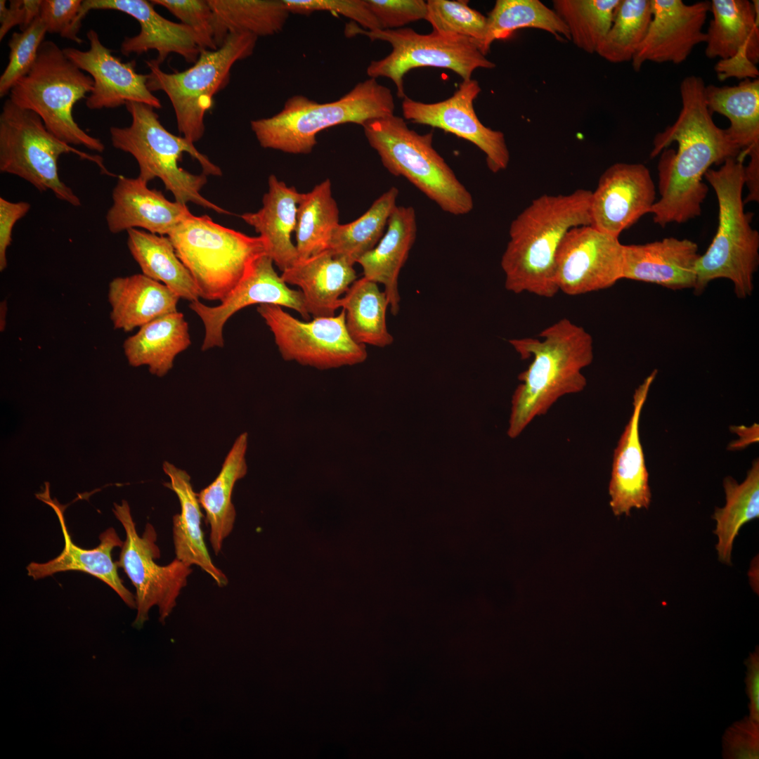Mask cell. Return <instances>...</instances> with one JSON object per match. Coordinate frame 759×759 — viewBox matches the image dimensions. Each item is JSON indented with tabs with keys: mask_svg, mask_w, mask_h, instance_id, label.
<instances>
[{
	"mask_svg": "<svg viewBox=\"0 0 759 759\" xmlns=\"http://www.w3.org/2000/svg\"><path fill=\"white\" fill-rule=\"evenodd\" d=\"M705 86L700 77L683 79L680 112L653 141L650 156L661 154L657 167L660 197L650 214L661 227L699 216L708 192L703 181L706 172L741 153L726 129L715 124L706 105Z\"/></svg>",
	"mask_w": 759,
	"mask_h": 759,
	"instance_id": "1",
	"label": "cell"
},
{
	"mask_svg": "<svg viewBox=\"0 0 759 759\" xmlns=\"http://www.w3.org/2000/svg\"><path fill=\"white\" fill-rule=\"evenodd\" d=\"M591 195L583 188L566 195H543L512 221L500 261L507 290L546 298L559 292L557 252L570 229L590 225Z\"/></svg>",
	"mask_w": 759,
	"mask_h": 759,
	"instance_id": "2",
	"label": "cell"
},
{
	"mask_svg": "<svg viewBox=\"0 0 759 759\" xmlns=\"http://www.w3.org/2000/svg\"><path fill=\"white\" fill-rule=\"evenodd\" d=\"M509 341L522 359L533 356L518 377L512 398L507 434L518 436L536 417L545 415L561 397L583 391L581 370L593 360L592 336L581 326L562 318L540 334Z\"/></svg>",
	"mask_w": 759,
	"mask_h": 759,
	"instance_id": "3",
	"label": "cell"
},
{
	"mask_svg": "<svg viewBox=\"0 0 759 759\" xmlns=\"http://www.w3.org/2000/svg\"><path fill=\"white\" fill-rule=\"evenodd\" d=\"M125 106L131 123L125 127L111 126L110 140L113 147L135 158L138 177L146 183L160 179L177 202L185 205L190 202L217 213L230 214L200 193L207 175L221 176V169L193 143L167 131L153 107L138 102H128Z\"/></svg>",
	"mask_w": 759,
	"mask_h": 759,
	"instance_id": "4",
	"label": "cell"
},
{
	"mask_svg": "<svg viewBox=\"0 0 759 759\" xmlns=\"http://www.w3.org/2000/svg\"><path fill=\"white\" fill-rule=\"evenodd\" d=\"M745 157L727 160L709 169L704 178L715 193L718 204L716 233L696 264L694 292L700 294L711 281L725 278L734 285L738 298L753 290V275L759 264V233L751 226L752 214L745 212Z\"/></svg>",
	"mask_w": 759,
	"mask_h": 759,
	"instance_id": "5",
	"label": "cell"
},
{
	"mask_svg": "<svg viewBox=\"0 0 759 759\" xmlns=\"http://www.w3.org/2000/svg\"><path fill=\"white\" fill-rule=\"evenodd\" d=\"M391 91L369 78L357 83L339 99L318 103L294 95L283 109L267 118L252 120L251 129L264 148L290 154H309L317 144L321 131L346 123L363 126L367 122L393 115Z\"/></svg>",
	"mask_w": 759,
	"mask_h": 759,
	"instance_id": "6",
	"label": "cell"
},
{
	"mask_svg": "<svg viewBox=\"0 0 759 759\" xmlns=\"http://www.w3.org/2000/svg\"><path fill=\"white\" fill-rule=\"evenodd\" d=\"M362 126L390 174L406 178L445 212L460 216L473 209L472 194L433 147V131L420 134L394 114Z\"/></svg>",
	"mask_w": 759,
	"mask_h": 759,
	"instance_id": "7",
	"label": "cell"
},
{
	"mask_svg": "<svg viewBox=\"0 0 759 759\" xmlns=\"http://www.w3.org/2000/svg\"><path fill=\"white\" fill-rule=\"evenodd\" d=\"M167 236L193 276L200 297L207 300L223 301L254 262L267 254L259 235L252 237L224 227L207 215H192Z\"/></svg>",
	"mask_w": 759,
	"mask_h": 759,
	"instance_id": "8",
	"label": "cell"
},
{
	"mask_svg": "<svg viewBox=\"0 0 759 759\" xmlns=\"http://www.w3.org/2000/svg\"><path fill=\"white\" fill-rule=\"evenodd\" d=\"M93 81L76 66L54 41H44L36 60L12 88L9 98L38 115L46 128L59 140L102 153L105 145L77 124L74 105L93 89Z\"/></svg>",
	"mask_w": 759,
	"mask_h": 759,
	"instance_id": "9",
	"label": "cell"
},
{
	"mask_svg": "<svg viewBox=\"0 0 759 759\" xmlns=\"http://www.w3.org/2000/svg\"><path fill=\"white\" fill-rule=\"evenodd\" d=\"M74 153L109 172L99 155L79 150L48 131L40 117L8 98L0 114V171L17 176L41 192L51 190L72 206L81 205L73 190L61 181L58 161L63 154Z\"/></svg>",
	"mask_w": 759,
	"mask_h": 759,
	"instance_id": "10",
	"label": "cell"
},
{
	"mask_svg": "<svg viewBox=\"0 0 759 759\" xmlns=\"http://www.w3.org/2000/svg\"><path fill=\"white\" fill-rule=\"evenodd\" d=\"M257 39L248 33L231 34L221 47L201 51L193 65L181 72L167 73L155 60L146 61L150 70L148 88L167 94L183 137L193 143L201 139L205 115L213 106L214 96L229 83L233 65L252 55Z\"/></svg>",
	"mask_w": 759,
	"mask_h": 759,
	"instance_id": "11",
	"label": "cell"
},
{
	"mask_svg": "<svg viewBox=\"0 0 759 759\" xmlns=\"http://www.w3.org/2000/svg\"><path fill=\"white\" fill-rule=\"evenodd\" d=\"M346 37L365 35L372 41L389 43L392 51L386 57L372 60L366 69L370 78L387 77L396 88V95L403 99L404 76L412 69L434 67L448 69L462 81L472 79L478 68L492 69L495 64L486 58L472 39L432 31L421 34L409 27L394 30H364L351 21L345 25Z\"/></svg>",
	"mask_w": 759,
	"mask_h": 759,
	"instance_id": "12",
	"label": "cell"
},
{
	"mask_svg": "<svg viewBox=\"0 0 759 759\" xmlns=\"http://www.w3.org/2000/svg\"><path fill=\"white\" fill-rule=\"evenodd\" d=\"M112 512L126 535L117 564L136 589L137 614L132 625L141 628L149 619L148 613L153 606H157L159 620L163 623L176 605L192 569L176 558L164 566L155 562L160 557L157 532L148 523L143 534L138 533L127 501L114 503Z\"/></svg>",
	"mask_w": 759,
	"mask_h": 759,
	"instance_id": "13",
	"label": "cell"
},
{
	"mask_svg": "<svg viewBox=\"0 0 759 759\" xmlns=\"http://www.w3.org/2000/svg\"><path fill=\"white\" fill-rule=\"evenodd\" d=\"M257 310L285 361L327 370L354 365L367 358L365 346L356 343L348 333L344 309L337 315L311 320L296 318L275 304H260Z\"/></svg>",
	"mask_w": 759,
	"mask_h": 759,
	"instance_id": "14",
	"label": "cell"
},
{
	"mask_svg": "<svg viewBox=\"0 0 759 759\" xmlns=\"http://www.w3.org/2000/svg\"><path fill=\"white\" fill-rule=\"evenodd\" d=\"M623 245L590 225L570 229L555 259L559 291L575 296L604 290L622 279Z\"/></svg>",
	"mask_w": 759,
	"mask_h": 759,
	"instance_id": "15",
	"label": "cell"
},
{
	"mask_svg": "<svg viewBox=\"0 0 759 759\" xmlns=\"http://www.w3.org/2000/svg\"><path fill=\"white\" fill-rule=\"evenodd\" d=\"M481 89L476 79L462 81L448 98L433 103L414 100L407 96L402 101L403 117L413 123L441 129L474 144L486 155L493 173L505 170L510 152L504 134L484 126L479 119L474 101Z\"/></svg>",
	"mask_w": 759,
	"mask_h": 759,
	"instance_id": "16",
	"label": "cell"
},
{
	"mask_svg": "<svg viewBox=\"0 0 759 759\" xmlns=\"http://www.w3.org/2000/svg\"><path fill=\"white\" fill-rule=\"evenodd\" d=\"M705 55L719 58L721 79H755L759 61L758 1L712 0Z\"/></svg>",
	"mask_w": 759,
	"mask_h": 759,
	"instance_id": "17",
	"label": "cell"
},
{
	"mask_svg": "<svg viewBox=\"0 0 759 759\" xmlns=\"http://www.w3.org/2000/svg\"><path fill=\"white\" fill-rule=\"evenodd\" d=\"M273 264L267 254L259 257L236 287L216 306H209L199 301L190 302V309L204 324L202 351L223 347L225 323L236 312L250 305L270 304L287 307L309 320L301 292L289 287Z\"/></svg>",
	"mask_w": 759,
	"mask_h": 759,
	"instance_id": "18",
	"label": "cell"
},
{
	"mask_svg": "<svg viewBox=\"0 0 759 759\" xmlns=\"http://www.w3.org/2000/svg\"><path fill=\"white\" fill-rule=\"evenodd\" d=\"M656 197L655 185L645 165L615 163L604 171L592 191L590 226L618 238L650 213Z\"/></svg>",
	"mask_w": 759,
	"mask_h": 759,
	"instance_id": "19",
	"label": "cell"
},
{
	"mask_svg": "<svg viewBox=\"0 0 759 759\" xmlns=\"http://www.w3.org/2000/svg\"><path fill=\"white\" fill-rule=\"evenodd\" d=\"M652 17L632 65L638 72L646 62L680 64L706 39L703 26L711 1L686 4L681 0H650Z\"/></svg>",
	"mask_w": 759,
	"mask_h": 759,
	"instance_id": "20",
	"label": "cell"
},
{
	"mask_svg": "<svg viewBox=\"0 0 759 759\" xmlns=\"http://www.w3.org/2000/svg\"><path fill=\"white\" fill-rule=\"evenodd\" d=\"M86 36L90 44L89 50L68 47L63 51L93 79V89L86 98L89 109L115 108L128 102L142 103L155 109L162 108L160 100L148 88V74L136 72L135 60L122 62L101 43L95 30H90Z\"/></svg>",
	"mask_w": 759,
	"mask_h": 759,
	"instance_id": "21",
	"label": "cell"
},
{
	"mask_svg": "<svg viewBox=\"0 0 759 759\" xmlns=\"http://www.w3.org/2000/svg\"><path fill=\"white\" fill-rule=\"evenodd\" d=\"M37 498L49 505L60 522L64 538V547L56 557L44 563L30 562L26 567L28 576L39 580L55 573L79 571L87 573L110 587L131 609H136V597L123 584L117 572V562L112 561V551L121 547L122 541L113 528H108L99 536L100 543L93 549H84L75 545L68 532L64 512L65 507L50 495L49 483L36 494Z\"/></svg>",
	"mask_w": 759,
	"mask_h": 759,
	"instance_id": "22",
	"label": "cell"
},
{
	"mask_svg": "<svg viewBox=\"0 0 759 759\" xmlns=\"http://www.w3.org/2000/svg\"><path fill=\"white\" fill-rule=\"evenodd\" d=\"M153 6L145 0H84L82 13L86 16L91 10H115L136 20L141 30L138 34L126 37L122 41L120 51L124 56L141 55L156 50L157 57L155 60L160 65L172 53L180 55L188 63H194L201 50L192 29L181 22L166 19Z\"/></svg>",
	"mask_w": 759,
	"mask_h": 759,
	"instance_id": "23",
	"label": "cell"
},
{
	"mask_svg": "<svg viewBox=\"0 0 759 759\" xmlns=\"http://www.w3.org/2000/svg\"><path fill=\"white\" fill-rule=\"evenodd\" d=\"M657 370L635 390L633 408L616 447L609 484V505L615 516L630 515L632 509H648L651 493L640 438V415Z\"/></svg>",
	"mask_w": 759,
	"mask_h": 759,
	"instance_id": "24",
	"label": "cell"
},
{
	"mask_svg": "<svg viewBox=\"0 0 759 759\" xmlns=\"http://www.w3.org/2000/svg\"><path fill=\"white\" fill-rule=\"evenodd\" d=\"M193 214L186 205L167 200L162 193L148 187L138 176L118 177L112 191V204L106 214L112 233L132 228L167 236Z\"/></svg>",
	"mask_w": 759,
	"mask_h": 759,
	"instance_id": "25",
	"label": "cell"
},
{
	"mask_svg": "<svg viewBox=\"0 0 759 759\" xmlns=\"http://www.w3.org/2000/svg\"><path fill=\"white\" fill-rule=\"evenodd\" d=\"M698 245L674 237L639 245H623L622 279L672 290L694 288Z\"/></svg>",
	"mask_w": 759,
	"mask_h": 759,
	"instance_id": "26",
	"label": "cell"
},
{
	"mask_svg": "<svg viewBox=\"0 0 759 759\" xmlns=\"http://www.w3.org/2000/svg\"><path fill=\"white\" fill-rule=\"evenodd\" d=\"M353 264L328 249L297 260L282 272L283 280L300 288L310 316L335 315L339 301L356 280Z\"/></svg>",
	"mask_w": 759,
	"mask_h": 759,
	"instance_id": "27",
	"label": "cell"
},
{
	"mask_svg": "<svg viewBox=\"0 0 759 759\" xmlns=\"http://www.w3.org/2000/svg\"><path fill=\"white\" fill-rule=\"evenodd\" d=\"M387 229L377 245L357 261L363 277L382 284L392 315L400 310L398 277L417 236V218L411 206H396Z\"/></svg>",
	"mask_w": 759,
	"mask_h": 759,
	"instance_id": "28",
	"label": "cell"
},
{
	"mask_svg": "<svg viewBox=\"0 0 759 759\" xmlns=\"http://www.w3.org/2000/svg\"><path fill=\"white\" fill-rule=\"evenodd\" d=\"M268 183L262 207L256 212L244 213L240 217L259 233L265 241L267 255L283 272L298 260L292 234L295 231L301 193L273 174L268 177Z\"/></svg>",
	"mask_w": 759,
	"mask_h": 759,
	"instance_id": "29",
	"label": "cell"
},
{
	"mask_svg": "<svg viewBox=\"0 0 759 759\" xmlns=\"http://www.w3.org/2000/svg\"><path fill=\"white\" fill-rule=\"evenodd\" d=\"M163 470L170 479L164 486L176 493L181 505V512L172 519L176 559L190 567L197 566L219 587L226 586L228 578L214 564L205 543L201 528L202 513L190 475L167 461L163 463Z\"/></svg>",
	"mask_w": 759,
	"mask_h": 759,
	"instance_id": "30",
	"label": "cell"
},
{
	"mask_svg": "<svg viewBox=\"0 0 759 759\" xmlns=\"http://www.w3.org/2000/svg\"><path fill=\"white\" fill-rule=\"evenodd\" d=\"M108 297L113 327L124 332L177 311L180 299L165 285L143 273L112 279Z\"/></svg>",
	"mask_w": 759,
	"mask_h": 759,
	"instance_id": "31",
	"label": "cell"
},
{
	"mask_svg": "<svg viewBox=\"0 0 759 759\" xmlns=\"http://www.w3.org/2000/svg\"><path fill=\"white\" fill-rule=\"evenodd\" d=\"M188 325L182 313L173 312L141 327L123 344L130 365H147L162 377L173 368L176 356L190 345Z\"/></svg>",
	"mask_w": 759,
	"mask_h": 759,
	"instance_id": "32",
	"label": "cell"
},
{
	"mask_svg": "<svg viewBox=\"0 0 759 759\" xmlns=\"http://www.w3.org/2000/svg\"><path fill=\"white\" fill-rule=\"evenodd\" d=\"M247 441V432L238 436L218 476L197 493L200 505L206 513L207 522L210 527L209 541L216 555L221 552L224 540L233 528L235 510L231 497L235 483L244 477L247 471L245 458Z\"/></svg>",
	"mask_w": 759,
	"mask_h": 759,
	"instance_id": "33",
	"label": "cell"
},
{
	"mask_svg": "<svg viewBox=\"0 0 759 759\" xmlns=\"http://www.w3.org/2000/svg\"><path fill=\"white\" fill-rule=\"evenodd\" d=\"M127 233L128 248L143 274L165 285L179 298L198 301L194 279L168 236L137 228L129 229Z\"/></svg>",
	"mask_w": 759,
	"mask_h": 759,
	"instance_id": "34",
	"label": "cell"
},
{
	"mask_svg": "<svg viewBox=\"0 0 759 759\" xmlns=\"http://www.w3.org/2000/svg\"><path fill=\"white\" fill-rule=\"evenodd\" d=\"M705 99L711 114L726 117L729 137L746 156L759 150V79L746 78L736 86H705Z\"/></svg>",
	"mask_w": 759,
	"mask_h": 759,
	"instance_id": "35",
	"label": "cell"
},
{
	"mask_svg": "<svg viewBox=\"0 0 759 759\" xmlns=\"http://www.w3.org/2000/svg\"><path fill=\"white\" fill-rule=\"evenodd\" d=\"M208 1L217 48L233 33H248L257 37L278 34L290 14L283 0Z\"/></svg>",
	"mask_w": 759,
	"mask_h": 759,
	"instance_id": "36",
	"label": "cell"
},
{
	"mask_svg": "<svg viewBox=\"0 0 759 759\" xmlns=\"http://www.w3.org/2000/svg\"><path fill=\"white\" fill-rule=\"evenodd\" d=\"M338 305L345 311L346 330L356 343L379 348L393 343L386 322L389 300L377 283L365 277L356 280Z\"/></svg>",
	"mask_w": 759,
	"mask_h": 759,
	"instance_id": "37",
	"label": "cell"
},
{
	"mask_svg": "<svg viewBox=\"0 0 759 759\" xmlns=\"http://www.w3.org/2000/svg\"><path fill=\"white\" fill-rule=\"evenodd\" d=\"M726 504L716 507L713 519L716 521L714 533L718 536V559L732 565L733 543L741 526L759 517V461H753L746 479L739 484L734 478L723 480Z\"/></svg>",
	"mask_w": 759,
	"mask_h": 759,
	"instance_id": "38",
	"label": "cell"
},
{
	"mask_svg": "<svg viewBox=\"0 0 759 759\" xmlns=\"http://www.w3.org/2000/svg\"><path fill=\"white\" fill-rule=\"evenodd\" d=\"M339 224V209L329 179L317 184L309 193H301L294 231L298 260L327 249Z\"/></svg>",
	"mask_w": 759,
	"mask_h": 759,
	"instance_id": "39",
	"label": "cell"
},
{
	"mask_svg": "<svg viewBox=\"0 0 759 759\" xmlns=\"http://www.w3.org/2000/svg\"><path fill=\"white\" fill-rule=\"evenodd\" d=\"M521 28H536L560 39L570 40L567 27L553 9L538 0H497L487 17L486 32L481 46L486 56L495 40L510 37Z\"/></svg>",
	"mask_w": 759,
	"mask_h": 759,
	"instance_id": "40",
	"label": "cell"
},
{
	"mask_svg": "<svg viewBox=\"0 0 759 759\" xmlns=\"http://www.w3.org/2000/svg\"><path fill=\"white\" fill-rule=\"evenodd\" d=\"M398 193L397 188L391 187L357 219L339 223L332 233L327 249L353 264L357 263L377 245L384 235L389 218L396 206Z\"/></svg>",
	"mask_w": 759,
	"mask_h": 759,
	"instance_id": "41",
	"label": "cell"
},
{
	"mask_svg": "<svg viewBox=\"0 0 759 759\" xmlns=\"http://www.w3.org/2000/svg\"><path fill=\"white\" fill-rule=\"evenodd\" d=\"M652 17L650 0H620L611 25L596 53L612 63L631 61Z\"/></svg>",
	"mask_w": 759,
	"mask_h": 759,
	"instance_id": "42",
	"label": "cell"
},
{
	"mask_svg": "<svg viewBox=\"0 0 759 759\" xmlns=\"http://www.w3.org/2000/svg\"><path fill=\"white\" fill-rule=\"evenodd\" d=\"M620 0H553V10L567 27L570 40L588 53L607 34Z\"/></svg>",
	"mask_w": 759,
	"mask_h": 759,
	"instance_id": "43",
	"label": "cell"
},
{
	"mask_svg": "<svg viewBox=\"0 0 759 759\" xmlns=\"http://www.w3.org/2000/svg\"><path fill=\"white\" fill-rule=\"evenodd\" d=\"M468 2L466 0H428L425 20L436 32L473 39L480 50L486 35L487 17L469 7Z\"/></svg>",
	"mask_w": 759,
	"mask_h": 759,
	"instance_id": "44",
	"label": "cell"
},
{
	"mask_svg": "<svg viewBox=\"0 0 759 759\" xmlns=\"http://www.w3.org/2000/svg\"><path fill=\"white\" fill-rule=\"evenodd\" d=\"M46 32L38 16L26 29L13 32L8 41V63L0 77V97L10 93L14 85L26 75L37 57Z\"/></svg>",
	"mask_w": 759,
	"mask_h": 759,
	"instance_id": "45",
	"label": "cell"
},
{
	"mask_svg": "<svg viewBox=\"0 0 759 759\" xmlns=\"http://www.w3.org/2000/svg\"><path fill=\"white\" fill-rule=\"evenodd\" d=\"M153 5L167 9L192 29L201 50L217 49L212 26V11L208 0H151Z\"/></svg>",
	"mask_w": 759,
	"mask_h": 759,
	"instance_id": "46",
	"label": "cell"
},
{
	"mask_svg": "<svg viewBox=\"0 0 759 759\" xmlns=\"http://www.w3.org/2000/svg\"><path fill=\"white\" fill-rule=\"evenodd\" d=\"M289 12L308 15L328 11L350 19L369 31L381 30L380 25L365 0H283Z\"/></svg>",
	"mask_w": 759,
	"mask_h": 759,
	"instance_id": "47",
	"label": "cell"
},
{
	"mask_svg": "<svg viewBox=\"0 0 759 759\" xmlns=\"http://www.w3.org/2000/svg\"><path fill=\"white\" fill-rule=\"evenodd\" d=\"M81 0H41L39 18L50 34H58L81 44L78 36L84 17L82 14Z\"/></svg>",
	"mask_w": 759,
	"mask_h": 759,
	"instance_id": "48",
	"label": "cell"
},
{
	"mask_svg": "<svg viewBox=\"0 0 759 759\" xmlns=\"http://www.w3.org/2000/svg\"><path fill=\"white\" fill-rule=\"evenodd\" d=\"M381 30H394L425 20L427 4L424 0H365Z\"/></svg>",
	"mask_w": 759,
	"mask_h": 759,
	"instance_id": "49",
	"label": "cell"
},
{
	"mask_svg": "<svg viewBox=\"0 0 759 759\" xmlns=\"http://www.w3.org/2000/svg\"><path fill=\"white\" fill-rule=\"evenodd\" d=\"M722 745L725 758H759V722L746 717L732 724L723 736Z\"/></svg>",
	"mask_w": 759,
	"mask_h": 759,
	"instance_id": "50",
	"label": "cell"
},
{
	"mask_svg": "<svg viewBox=\"0 0 759 759\" xmlns=\"http://www.w3.org/2000/svg\"><path fill=\"white\" fill-rule=\"evenodd\" d=\"M9 2V7H7L6 1H0V41L13 27L19 25L22 31L39 15L41 0H11Z\"/></svg>",
	"mask_w": 759,
	"mask_h": 759,
	"instance_id": "51",
	"label": "cell"
},
{
	"mask_svg": "<svg viewBox=\"0 0 759 759\" xmlns=\"http://www.w3.org/2000/svg\"><path fill=\"white\" fill-rule=\"evenodd\" d=\"M31 205L25 201L11 202L0 197V271L7 266V249L12 241V232L16 222L30 211Z\"/></svg>",
	"mask_w": 759,
	"mask_h": 759,
	"instance_id": "52",
	"label": "cell"
},
{
	"mask_svg": "<svg viewBox=\"0 0 759 759\" xmlns=\"http://www.w3.org/2000/svg\"><path fill=\"white\" fill-rule=\"evenodd\" d=\"M746 692L749 698L750 718L759 722V649L758 647L746 659Z\"/></svg>",
	"mask_w": 759,
	"mask_h": 759,
	"instance_id": "53",
	"label": "cell"
},
{
	"mask_svg": "<svg viewBox=\"0 0 759 759\" xmlns=\"http://www.w3.org/2000/svg\"><path fill=\"white\" fill-rule=\"evenodd\" d=\"M732 429L740 438L739 440L730 444L731 449H739L756 442L758 440V425L754 424L753 427H732Z\"/></svg>",
	"mask_w": 759,
	"mask_h": 759,
	"instance_id": "54",
	"label": "cell"
},
{
	"mask_svg": "<svg viewBox=\"0 0 759 759\" xmlns=\"http://www.w3.org/2000/svg\"><path fill=\"white\" fill-rule=\"evenodd\" d=\"M6 302H1V323H0L1 331L4 330V326H5V322H4L5 318H4V316L6 314Z\"/></svg>",
	"mask_w": 759,
	"mask_h": 759,
	"instance_id": "55",
	"label": "cell"
}]
</instances>
